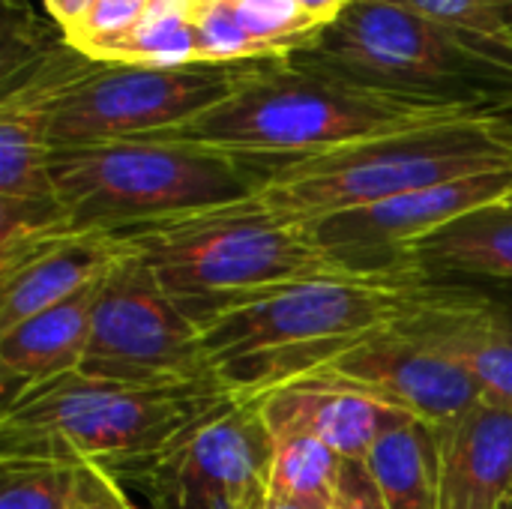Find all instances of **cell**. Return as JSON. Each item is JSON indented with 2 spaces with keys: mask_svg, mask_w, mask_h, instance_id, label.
I'll list each match as a JSON object with an SVG mask.
<instances>
[{
  "mask_svg": "<svg viewBox=\"0 0 512 509\" xmlns=\"http://www.w3.org/2000/svg\"><path fill=\"white\" fill-rule=\"evenodd\" d=\"M228 393L222 381L135 387L69 372L3 405L0 456L111 465L159 447Z\"/></svg>",
  "mask_w": 512,
  "mask_h": 509,
  "instance_id": "cell-7",
  "label": "cell"
},
{
  "mask_svg": "<svg viewBox=\"0 0 512 509\" xmlns=\"http://www.w3.org/2000/svg\"><path fill=\"white\" fill-rule=\"evenodd\" d=\"M330 509H387L363 462L342 465V477H339L336 498Z\"/></svg>",
  "mask_w": 512,
  "mask_h": 509,
  "instance_id": "cell-28",
  "label": "cell"
},
{
  "mask_svg": "<svg viewBox=\"0 0 512 509\" xmlns=\"http://www.w3.org/2000/svg\"><path fill=\"white\" fill-rule=\"evenodd\" d=\"M75 465L0 456V509H69Z\"/></svg>",
  "mask_w": 512,
  "mask_h": 509,
  "instance_id": "cell-22",
  "label": "cell"
},
{
  "mask_svg": "<svg viewBox=\"0 0 512 509\" xmlns=\"http://www.w3.org/2000/svg\"><path fill=\"white\" fill-rule=\"evenodd\" d=\"M318 372H330L432 429L459 420L483 399L468 369L426 330L423 315L366 339Z\"/></svg>",
  "mask_w": 512,
  "mask_h": 509,
  "instance_id": "cell-12",
  "label": "cell"
},
{
  "mask_svg": "<svg viewBox=\"0 0 512 509\" xmlns=\"http://www.w3.org/2000/svg\"><path fill=\"white\" fill-rule=\"evenodd\" d=\"M345 459L312 435H273L270 489L315 507H333Z\"/></svg>",
  "mask_w": 512,
  "mask_h": 509,
  "instance_id": "cell-21",
  "label": "cell"
},
{
  "mask_svg": "<svg viewBox=\"0 0 512 509\" xmlns=\"http://www.w3.org/2000/svg\"><path fill=\"white\" fill-rule=\"evenodd\" d=\"M249 165L261 180L258 198L273 213L315 225L414 189L512 168V141L495 117H465L306 159H261Z\"/></svg>",
  "mask_w": 512,
  "mask_h": 509,
  "instance_id": "cell-5",
  "label": "cell"
},
{
  "mask_svg": "<svg viewBox=\"0 0 512 509\" xmlns=\"http://www.w3.org/2000/svg\"><path fill=\"white\" fill-rule=\"evenodd\" d=\"M126 252L120 234L72 222L0 252V333L96 285Z\"/></svg>",
  "mask_w": 512,
  "mask_h": 509,
  "instance_id": "cell-13",
  "label": "cell"
},
{
  "mask_svg": "<svg viewBox=\"0 0 512 509\" xmlns=\"http://www.w3.org/2000/svg\"><path fill=\"white\" fill-rule=\"evenodd\" d=\"M501 18H504V30L512 39V0H501Z\"/></svg>",
  "mask_w": 512,
  "mask_h": 509,
  "instance_id": "cell-32",
  "label": "cell"
},
{
  "mask_svg": "<svg viewBox=\"0 0 512 509\" xmlns=\"http://www.w3.org/2000/svg\"><path fill=\"white\" fill-rule=\"evenodd\" d=\"M438 459V432L423 420H405L375 444L363 465L387 509H438Z\"/></svg>",
  "mask_w": 512,
  "mask_h": 509,
  "instance_id": "cell-19",
  "label": "cell"
},
{
  "mask_svg": "<svg viewBox=\"0 0 512 509\" xmlns=\"http://www.w3.org/2000/svg\"><path fill=\"white\" fill-rule=\"evenodd\" d=\"M117 234L153 267L162 288L198 327L279 288L375 276L330 255L309 225L282 219L258 192Z\"/></svg>",
  "mask_w": 512,
  "mask_h": 509,
  "instance_id": "cell-3",
  "label": "cell"
},
{
  "mask_svg": "<svg viewBox=\"0 0 512 509\" xmlns=\"http://www.w3.org/2000/svg\"><path fill=\"white\" fill-rule=\"evenodd\" d=\"M255 63L183 69L102 63L54 102L48 144L60 150L168 132L222 102Z\"/></svg>",
  "mask_w": 512,
  "mask_h": 509,
  "instance_id": "cell-10",
  "label": "cell"
},
{
  "mask_svg": "<svg viewBox=\"0 0 512 509\" xmlns=\"http://www.w3.org/2000/svg\"><path fill=\"white\" fill-rule=\"evenodd\" d=\"M288 60L423 111L498 117L512 108V45L474 39L387 0H351Z\"/></svg>",
  "mask_w": 512,
  "mask_h": 509,
  "instance_id": "cell-2",
  "label": "cell"
},
{
  "mask_svg": "<svg viewBox=\"0 0 512 509\" xmlns=\"http://www.w3.org/2000/svg\"><path fill=\"white\" fill-rule=\"evenodd\" d=\"M261 411L270 435H312L345 462H366L387 432L414 420L330 372H309L264 390Z\"/></svg>",
  "mask_w": 512,
  "mask_h": 509,
  "instance_id": "cell-14",
  "label": "cell"
},
{
  "mask_svg": "<svg viewBox=\"0 0 512 509\" xmlns=\"http://www.w3.org/2000/svg\"><path fill=\"white\" fill-rule=\"evenodd\" d=\"M195 33H198L201 66H240V63H255V60H279V57H270L240 27L228 0H198Z\"/></svg>",
  "mask_w": 512,
  "mask_h": 509,
  "instance_id": "cell-24",
  "label": "cell"
},
{
  "mask_svg": "<svg viewBox=\"0 0 512 509\" xmlns=\"http://www.w3.org/2000/svg\"><path fill=\"white\" fill-rule=\"evenodd\" d=\"M348 3H351V0H297V6L306 12V18H309L315 27H324V24L336 21V18L345 12Z\"/></svg>",
  "mask_w": 512,
  "mask_h": 509,
  "instance_id": "cell-30",
  "label": "cell"
},
{
  "mask_svg": "<svg viewBox=\"0 0 512 509\" xmlns=\"http://www.w3.org/2000/svg\"><path fill=\"white\" fill-rule=\"evenodd\" d=\"M435 342L477 381L486 402L512 411V309L489 297L459 291L423 315Z\"/></svg>",
  "mask_w": 512,
  "mask_h": 509,
  "instance_id": "cell-17",
  "label": "cell"
},
{
  "mask_svg": "<svg viewBox=\"0 0 512 509\" xmlns=\"http://www.w3.org/2000/svg\"><path fill=\"white\" fill-rule=\"evenodd\" d=\"M441 453L438 509H501L512 495V411L480 399L435 429Z\"/></svg>",
  "mask_w": 512,
  "mask_h": 509,
  "instance_id": "cell-15",
  "label": "cell"
},
{
  "mask_svg": "<svg viewBox=\"0 0 512 509\" xmlns=\"http://www.w3.org/2000/svg\"><path fill=\"white\" fill-rule=\"evenodd\" d=\"M258 509H327L315 507V504H306V501H297V498H288V495H279L273 489H267L264 501L258 504Z\"/></svg>",
  "mask_w": 512,
  "mask_h": 509,
  "instance_id": "cell-31",
  "label": "cell"
},
{
  "mask_svg": "<svg viewBox=\"0 0 512 509\" xmlns=\"http://www.w3.org/2000/svg\"><path fill=\"white\" fill-rule=\"evenodd\" d=\"M69 509H138L129 495L99 468L90 462L75 465V489Z\"/></svg>",
  "mask_w": 512,
  "mask_h": 509,
  "instance_id": "cell-27",
  "label": "cell"
},
{
  "mask_svg": "<svg viewBox=\"0 0 512 509\" xmlns=\"http://www.w3.org/2000/svg\"><path fill=\"white\" fill-rule=\"evenodd\" d=\"M198 0H150L141 21L111 48H105L99 63L123 66H156L183 69L198 63V33H195Z\"/></svg>",
  "mask_w": 512,
  "mask_h": 509,
  "instance_id": "cell-20",
  "label": "cell"
},
{
  "mask_svg": "<svg viewBox=\"0 0 512 509\" xmlns=\"http://www.w3.org/2000/svg\"><path fill=\"white\" fill-rule=\"evenodd\" d=\"M447 120L465 117L390 102L321 72L300 69L282 57L258 60L222 102L153 138L198 144L243 162H261L306 159Z\"/></svg>",
  "mask_w": 512,
  "mask_h": 509,
  "instance_id": "cell-4",
  "label": "cell"
},
{
  "mask_svg": "<svg viewBox=\"0 0 512 509\" xmlns=\"http://www.w3.org/2000/svg\"><path fill=\"white\" fill-rule=\"evenodd\" d=\"M102 279L75 297L42 309L21 324L0 333V387L3 405L24 390L78 372L87 354L93 309L99 300Z\"/></svg>",
  "mask_w": 512,
  "mask_h": 509,
  "instance_id": "cell-16",
  "label": "cell"
},
{
  "mask_svg": "<svg viewBox=\"0 0 512 509\" xmlns=\"http://www.w3.org/2000/svg\"><path fill=\"white\" fill-rule=\"evenodd\" d=\"M54 192L84 231H126L258 192V171L228 153L168 138H120L51 150Z\"/></svg>",
  "mask_w": 512,
  "mask_h": 509,
  "instance_id": "cell-6",
  "label": "cell"
},
{
  "mask_svg": "<svg viewBox=\"0 0 512 509\" xmlns=\"http://www.w3.org/2000/svg\"><path fill=\"white\" fill-rule=\"evenodd\" d=\"M501 509H512V495H510V498H507V504H504V507H501Z\"/></svg>",
  "mask_w": 512,
  "mask_h": 509,
  "instance_id": "cell-33",
  "label": "cell"
},
{
  "mask_svg": "<svg viewBox=\"0 0 512 509\" xmlns=\"http://www.w3.org/2000/svg\"><path fill=\"white\" fill-rule=\"evenodd\" d=\"M99 468L138 509H258L273 468L261 396L228 393L159 447Z\"/></svg>",
  "mask_w": 512,
  "mask_h": 509,
  "instance_id": "cell-8",
  "label": "cell"
},
{
  "mask_svg": "<svg viewBox=\"0 0 512 509\" xmlns=\"http://www.w3.org/2000/svg\"><path fill=\"white\" fill-rule=\"evenodd\" d=\"M504 198H512V168L414 189L381 204L336 213L309 228L315 231L318 243L351 270L399 273L417 270L411 264V249L417 243L465 213Z\"/></svg>",
  "mask_w": 512,
  "mask_h": 509,
  "instance_id": "cell-11",
  "label": "cell"
},
{
  "mask_svg": "<svg viewBox=\"0 0 512 509\" xmlns=\"http://www.w3.org/2000/svg\"><path fill=\"white\" fill-rule=\"evenodd\" d=\"M78 372L135 387L219 381L207 360L201 327L132 249L102 279Z\"/></svg>",
  "mask_w": 512,
  "mask_h": 509,
  "instance_id": "cell-9",
  "label": "cell"
},
{
  "mask_svg": "<svg viewBox=\"0 0 512 509\" xmlns=\"http://www.w3.org/2000/svg\"><path fill=\"white\" fill-rule=\"evenodd\" d=\"M42 3H45L51 21L57 24V30L63 33V39H66V33L75 30V24L84 18V12L90 9L93 0H42Z\"/></svg>",
  "mask_w": 512,
  "mask_h": 509,
  "instance_id": "cell-29",
  "label": "cell"
},
{
  "mask_svg": "<svg viewBox=\"0 0 512 509\" xmlns=\"http://www.w3.org/2000/svg\"><path fill=\"white\" fill-rule=\"evenodd\" d=\"M147 6L150 0H93L75 30L66 33V42L96 60L141 21Z\"/></svg>",
  "mask_w": 512,
  "mask_h": 509,
  "instance_id": "cell-26",
  "label": "cell"
},
{
  "mask_svg": "<svg viewBox=\"0 0 512 509\" xmlns=\"http://www.w3.org/2000/svg\"><path fill=\"white\" fill-rule=\"evenodd\" d=\"M459 291L420 270L318 279L270 291L204 321L201 342L228 390L261 396L450 303Z\"/></svg>",
  "mask_w": 512,
  "mask_h": 509,
  "instance_id": "cell-1",
  "label": "cell"
},
{
  "mask_svg": "<svg viewBox=\"0 0 512 509\" xmlns=\"http://www.w3.org/2000/svg\"><path fill=\"white\" fill-rule=\"evenodd\" d=\"M387 3L405 6L417 15H426L474 39L512 45V39L504 30V18H501V0H387Z\"/></svg>",
  "mask_w": 512,
  "mask_h": 509,
  "instance_id": "cell-25",
  "label": "cell"
},
{
  "mask_svg": "<svg viewBox=\"0 0 512 509\" xmlns=\"http://www.w3.org/2000/svg\"><path fill=\"white\" fill-rule=\"evenodd\" d=\"M411 264L432 279L477 276L512 282V198L477 207L411 249Z\"/></svg>",
  "mask_w": 512,
  "mask_h": 509,
  "instance_id": "cell-18",
  "label": "cell"
},
{
  "mask_svg": "<svg viewBox=\"0 0 512 509\" xmlns=\"http://www.w3.org/2000/svg\"><path fill=\"white\" fill-rule=\"evenodd\" d=\"M240 27L270 54L288 57L312 42L318 27L306 18L297 0H228Z\"/></svg>",
  "mask_w": 512,
  "mask_h": 509,
  "instance_id": "cell-23",
  "label": "cell"
}]
</instances>
